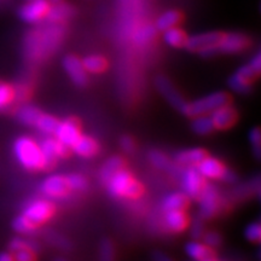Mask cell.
<instances>
[{"label": "cell", "mask_w": 261, "mask_h": 261, "mask_svg": "<svg viewBox=\"0 0 261 261\" xmlns=\"http://www.w3.org/2000/svg\"><path fill=\"white\" fill-rule=\"evenodd\" d=\"M109 194L116 198H137L142 195L143 188L126 169H120L107 182Z\"/></svg>", "instance_id": "1"}, {"label": "cell", "mask_w": 261, "mask_h": 261, "mask_svg": "<svg viewBox=\"0 0 261 261\" xmlns=\"http://www.w3.org/2000/svg\"><path fill=\"white\" fill-rule=\"evenodd\" d=\"M15 158L28 171L42 169V155L39 144L29 137H19L14 143Z\"/></svg>", "instance_id": "2"}, {"label": "cell", "mask_w": 261, "mask_h": 261, "mask_svg": "<svg viewBox=\"0 0 261 261\" xmlns=\"http://www.w3.org/2000/svg\"><path fill=\"white\" fill-rule=\"evenodd\" d=\"M230 103V96L225 92H214L208 96L202 97L200 99L194 100L191 103H185L180 112L187 116H198V115H210L218 108L227 106Z\"/></svg>", "instance_id": "3"}, {"label": "cell", "mask_w": 261, "mask_h": 261, "mask_svg": "<svg viewBox=\"0 0 261 261\" xmlns=\"http://www.w3.org/2000/svg\"><path fill=\"white\" fill-rule=\"evenodd\" d=\"M223 33L218 32L194 35V37L188 38L185 47H188L190 51L198 52L204 57H212L218 54V46L223 39Z\"/></svg>", "instance_id": "4"}, {"label": "cell", "mask_w": 261, "mask_h": 261, "mask_svg": "<svg viewBox=\"0 0 261 261\" xmlns=\"http://www.w3.org/2000/svg\"><path fill=\"white\" fill-rule=\"evenodd\" d=\"M42 155V169L50 171L55 167L58 159H64L69 155L70 148L62 144L57 139L45 138L39 143Z\"/></svg>", "instance_id": "5"}, {"label": "cell", "mask_w": 261, "mask_h": 261, "mask_svg": "<svg viewBox=\"0 0 261 261\" xmlns=\"http://www.w3.org/2000/svg\"><path fill=\"white\" fill-rule=\"evenodd\" d=\"M198 172L204 179H217L226 182H234L237 180V175L232 171L226 168L224 163L214 158H205L197 165Z\"/></svg>", "instance_id": "6"}, {"label": "cell", "mask_w": 261, "mask_h": 261, "mask_svg": "<svg viewBox=\"0 0 261 261\" xmlns=\"http://www.w3.org/2000/svg\"><path fill=\"white\" fill-rule=\"evenodd\" d=\"M197 200L200 202V215L202 219H211L219 211L220 195L213 184L205 182Z\"/></svg>", "instance_id": "7"}, {"label": "cell", "mask_w": 261, "mask_h": 261, "mask_svg": "<svg viewBox=\"0 0 261 261\" xmlns=\"http://www.w3.org/2000/svg\"><path fill=\"white\" fill-rule=\"evenodd\" d=\"M54 213V204L45 200H32L23 207V215L34 225H40L47 221Z\"/></svg>", "instance_id": "8"}, {"label": "cell", "mask_w": 261, "mask_h": 261, "mask_svg": "<svg viewBox=\"0 0 261 261\" xmlns=\"http://www.w3.org/2000/svg\"><path fill=\"white\" fill-rule=\"evenodd\" d=\"M180 181L184 194L189 198H196V200L198 198L205 185L204 178L198 172L197 167H188L184 169L180 174Z\"/></svg>", "instance_id": "9"}, {"label": "cell", "mask_w": 261, "mask_h": 261, "mask_svg": "<svg viewBox=\"0 0 261 261\" xmlns=\"http://www.w3.org/2000/svg\"><path fill=\"white\" fill-rule=\"evenodd\" d=\"M259 71H256L250 64H246L241 67L236 73L228 80V85L234 92L244 94L248 93L252 87L253 81L259 76Z\"/></svg>", "instance_id": "10"}, {"label": "cell", "mask_w": 261, "mask_h": 261, "mask_svg": "<svg viewBox=\"0 0 261 261\" xmlns=\"http://www.w3.org/2000/svg\"><path fill=\"white\" fill-rule=\"evenodd\" d=\"M56 139L62 144L71 148V145L76 142V139L81 136L79 122L75 119H67L64 121L58 122L57 128L54 133Z\"/></svg>", "instance_id": "11"}, {"label": "cell", "mask_w": 261, "mask_h": 261, "mask_svg": "<svg viewBox=\"0 0 261 261\" xmlns=\"http://www.w3.org/2000/svg\"><path fill=\"white\" fill-rule=\"evenodd\" d=\"M50 4L47 0H31L19 11V16L27 23H38L42 18L46 17Z\"/></svg>", "instance_id": "12"}, {"label": "cell", "mask_w": 261, "mask_h": 261, "mask_svg": "<svg viewBox=\"0 0 261 261\" xmlns=\"http://www.w3.org/2000/svg\"><path fill=\"white\" fill-rule=\"evenodd\" d=\"M249 38L241 33H230L224 34L219 46H218V54H237L249 46Z\"/></svg>", "instance_id": "13"}, {"label": "cell", "mask_w": 261, "mask_h": 261, "mask_svg": "<svg viewBox=\"0 0 261 261\" xmlns=\"http://www.w3.org/2000/svg\"><path fill=\"white\" fill-rule=\"evenodd\" d=\"M40 190L42 194L47 197L60 198L68 194L69 188H68L67 179L63 175H50L41 182Z\"/></svg>", "instance_id": "14"}, {"label": "cell", "mask_w": 261, "mask_h": 261, "mask_svg": "<svg viewBox=\"0 0 261 261\" xmlns=\"http://www.w3.org/2000/svg\"><path fill=\"white\" fill-rule=\"evenodd\" d=\"M63 68L69 75L70 80L76 86H85L87 84V74L85 70L83 62L76 56H67L63 61Z\"/></svg>", "instance_id": "15"}, {"label": "cell", "mask_w": 261, "mask_h": 261, "mask_svg": "<svg viewBox=\"0 0 261 261\" xmlns=\"http://www.w3.org/2000/svg\"><path fill=\"white\" fill-rule=\"evenodd\" d=\"M212 121H213L214 128L227 129L236 122L237 113L232 107L227 106L220 107L210 114Z\"/></svg>", "instance_id": "16"}, {"label": "cell", "mask_w": 261, "mask_h": 261, "mask_svg": "<svg viewBox=\"0 0 261 261\" xmlns=\"http://www.w3.org/2000/svg\"><path fill=\"white\" fill-rule=\"evenodd\" d=\"M156 87H158V90L161 92L162 96L165 97L173 107L177 108L179 110L181 109L182 106L185 104L184 99H182L180 93L175 90V87L173 86L171 81H169L167 77L159 76L158 79H156Z\"/></svg>", "instance_id": "17"}, {"label": "cell", "mask_w": 261, "mask_h": 261, "mask_svg": "<svg viewBox=\"0 0 261 261\" xmlns=\"http://www.w3.org/2000/svg\"><path fill=\"white\" fill-rule=\"evenodd\" d=\"M165 221L166 227L172 232H181L189 225V218L184 213V211H167L165 212Z\"/></svg>", "instance_id": "18"}, {"label": "cell", "mask_w": 261, "mask_h": 261, "mask_svg": "<svg viewBox=\"0 0 261 261\" xmlns=\"http://www.w3.org/2000/svg\"><path fill=\"white\" fill-rule=\"evenodd\" d=\"M71 150L75 154L83 156V158H92L99 151V145L93 138L89 136H80L76 142L71 145Z\"/></svg>", "instance_id": "19"}, {"label": "cell", "mask_w": 261, "mask_h": 261, "mask_svg": "<svg viewBox=\"0 0 261 261\" xmlns=\"http://www.w3.org/2000/svg\"><path fill=\"white\" fill-rule=\"evenodd\" d=\"M207 156V152L204 150L195 148V149H188L182 150V151L178 152L175 155V160L179 165L185 166V167H197L200 163Z\"/></svg>", "instance_id": "20"}, {"label": "cell", "mask_w": 261, "mask_h": 261, "mask_svg": "<svg viewBox=\"0 0 261 261\" xmlns=\"http://www.w3.org/2000/svg\"><path fill=\"white\" fill-rule=\"evenodd\" d=\"M185 252H187L189 257H191V259L195 261H203L205 259H210V257L214 256V252L212 248L205 246L204 243L196 242V241L189 242L187 246H185Z\"/></svg>", "instance_id": "21"}, {"label": "cell", "mask_w": 261, "mask_h": 261, "mask_svg": "<svg viewBox=\"0 0 261 261\" xmlns=\"http://www.w3.org/2000/svg\"><path fill=\"white\" fill-rule=\"evenodd\" d=\"M189 205V197L184 192H173L163 198L162 208L167 211H184Z\"/></svg>", "instance_id": "22"}, {"label": "cell", "mask_w": 261, "mask_h": 261, "mask_svg": "<svg viewBox=\"0 0 261 261\" xmlns=\"http://www.w3.org/2000/svg\"><path fill=\"white\" fill-rule=\"evenodd\" d=\"M181 21V14L175 11V10H169V11L163 12L156 21V29L159 31H167L169 28L177 27Z\"/></svg>", "instance_id": "23"}, {"label": "cell", "mask_w": 261, "mask_h": 261, "mask_svg": "<svg viewBox=\"0 0 261 261\" xmlns=\"http://www.w3.org/2000/svg\"><path fill=\"white\" fill-rule=\"evenodd\" d=\"M163 40L168 46L172 47H182L187 45L188 35L181 31L180 28L173 27L165 31L163 34Z\"/></svg>", "instance_id": "24"}, {"label": "cell", "mask_w": 261, "mask_h": 261, "mask_svg": "<svg viewBox=\"0 0 261 261\" xmlns=\"http://www.w3.org/2000/svg\"><path fill=\"white\" fill-rule=\"evenodd\" d=\"M123 165H125V162L119 156H113V158L108 159L103 165L102 169H100V179H102V181L107 182L112 175L123 168Z\"/></svg>", "instance_id": "25"}, {"label": "cell", "mask_w": 261, "mask_h": 261, "mask_svg": "<svg viewBox=\"0 0 261 261\" xmlns=\"http://www.w3.org/2000/svg\"><path fill=\"white\" fill-rule=\"evenodd\" d=\"M41 116V112L33 106H23L17 110V119L22 123L27 126L37 125L39 117Z\"/></svg>", "instance_id": "26"}, {"label": "cell", "mask_w": 261, "mask_h": 261, "mask_svg": "<svg viewBox=\"0 0 261 261\" xmlns=\"http://www.w3.org/2000/svg\"><path fill=\"white\" fill-rule=\"evenodd\" d=\"M81 62H83L85 70L89 73L98 74L107 69V60L100 55H90Z\"/></svg>", "instance_id": "27"}, {"label": "cell", "mask_w": 261, "mask_h": 261, "mask_svg": "<svg viewBox=\"0 0 261 261\" xmlns=\"http://www.w3.org/2000/svg\"><path fill=\"white\" fill-rule=\"evenodd\" d=\"M192 130L200 136H207L213 132L214 125L210 115H198L195 116L191 123Z\"/></svg>", "instance_id": "28"}, {"label": "cell", "mask_w": 261, "mask_h": 261, "mask_svg": "<svg viewBox=\"0 0 261 261\" xmlns=\"http://www.w3.org/2000/svg\"><path fill=\"white\" fill-rule=\"evenodd\" d=\"M149 160H150V162L155 166V167L162 169V171H168V172L177 171L174 166H173V163L169 161V160L166 158L162 152L156 151V150L155 151H150Z\"/></svg>", "instance_id": "29"}, {"label": "cell", "mask_w": 261, "mask_h": 261, "mask_svg": "<svg viewBox=\"0 0 261 261\" xmlns=\"http://www.w3.org/2000/svg\"><path fill=\"white\" fill-rule=\"evenodd\" d=\"M156 37V27L154 25H144V27L139 28L135 34V42L139 46L149 44L150 41H152V39Z\"/></svg>", "instance_id": "30"}, {"label": "cell", "mask_w": 261, "mask_h": 261, "mask_svg": "<svg viewBox=\"0 0 261 261\" xmlns=\"http://www.w3.org/2000/svg\"><path fill=\"white\" fill-rule=\"evenodd\" d=\"M58 122L60 121H58L56 117L41 114V116L39 117L35 127H38L39 130H41V132L45 133V135H54L55 130L57 128Z\"/></svg>", "instance_id": "31"}, {"label": "cell", "mask_w": 261, "mask_h": 261, "mask_svg": "<svg viewBox=\"0 0 261 261\" xmlns=\"http://www.w3.org/2000/svg\"><path fill=\"white\" fill-rule=\"evenodd\" d=\"M12 227H14V230L16 231V232L28 234V233L34 232L35 228H37V225L31 223V221H29L27 218L22 214V215H19V217L16 218L14 221H12Z\"/></svg>", "instance_id": "32"}, {"label": "cell", "mask_w": 261, "mask_h": 261, "mask_svg": "<svg viewBox=\"0 0 261 261\" xmlns=\"http://www.w3.org/2000/svg\"><path fill=\"white\" fill-rule=\"evenodd\" d=\"M14 89L8 84L0 83V112L5 110L10 104L14 102Z\"/></svg>", "instance_id": "33"}, {"label": "cell", "mask_w": 261, "mask_h": 261, "mask_svg": "<svg viewBox=\"0 0 261 261\" xmlns=\"http://www.w3.org/2000/svg\"><path fill=\"white\" fill-rule=\"evenodd\" d=\"M71 9L68 8L67 5H57L55 6L54 9H50L47 12V17L50 21L56 22V21H62V19L69 17L71 15Z\"/></svg>", "instance_id": "34"}, {"label": "cell", "mask_w": 261, "mask_h": 261, "mask_svg": "<svg viewBox=\"0 0 261 261\" xmlns=\"http://www.w3.org/2000/svg\"><path fill=\"white\" fill-rule=\"evenodd\" d=\"M18 249H31L33 252H38L39 244L34 242V241L23 240V238H14L12 242L10 243V250L14 253Z\"/></svg>", "instance_id": "35"}, {"label": "cell", "mask_w": 261, "mask_h": 261, "mask_svg": "<svg viewBox=\"0 0 261 261\" xmlns=\"http://www.w3.org/2000/svg\"><path fill=\"white\" fill-rule=\"evenodd\" d=\"M65 179H67V184L69 190L83 191L87 188V180L81 174L73 173V174H69L68 177H65Z\"/></svg>", "instance_id": "36"}, {"label": "cell", "mask_w": 261, "mask_h": 261, "mask_svg": "<svg viewBox=\"0 0 261 261\" xmlns=\"http://www.w3.org/2000/svg\"><path fill=\"white\" fill-rule=\"evenodd\" d=\"M115 260V252L110 241L104 240L99 246V261H114Z\"/></svg>", "instance_id": "37"}, {"label": "cell", "mask_w": 261, "mask_h": 261, "mask_svg": "<svg viewBox=\"0 0 261 261\" xmlns=\"http://www.w3.org/2000/svg\"><path fill=\"white\" fill-rule=\"evenodd\" d=\"M246 238L250 242H259L261 237V226L259 223H252L249 224L244 231Z\"/></svg>", "instance_id": "38"}, {"label": "cell", "mask_w": 261, "mask_h": 261, "mask_svg": "<svg viewBox=\"0 0 261 261\" xmlns=\"http://www.w3.org/2000/svg\"><path fill=\"white\" fill-rule=\"evenodd\" d=\"M249 142L252 144V150L256 159L260 158V130L259 128H253L249 133Z\"/></svg>", "instance_id": "39"}, {"label": "cell", "mask_w": 261, "mask_h": 261, "mask_svg": "<svg viewBox=\"0 0 261 261\" xmlns=\"http://www.w3.org/2000/svg\"><path fill=\"white\" fill-rule=\"evenodd\" d=\"M203 243L205 246H208L210 248H217L220 246L221 243V237L220 234L218 232H215V231H210V232L207 233H203Z\"/></svg>", "instance_id": "40"}, {"label": "cell", "mask_w": 261, "mask_h": 261, "mask_svg": "<svg viewBox=\"0 0 261 261\" xmlns=\"http://www.w3.org/2000/svg\"><path fill=\"white\" fill-rule=\"evenodd\" d=\"M15 261H35L37 256H35V252L31 249H18L12 253Z\"/></svg>", "instance_id": "41"}, {"label": "cell", "mask_w": 261, "mask_h": 261, "mask_svg": "<svg viewBox=\"0 0 261 261\" xmlns=\"http://www.w3.org/2000/svg\"><path fill=\"white\" fill-rule=\"evenodd\" d=\"M190 233L195 240H200L204 233V227L203 223H202V218H196V219L191 223L190 227Z\"/></svg>", "instance_id": "42"}, {"label": "cell", "mask_w": 261, "mask_h": 261, "mask_svg": "<svg viewBox=\"0 0 261 261\" xmlns=\"http://www.w3.org/2000/svg\"><path fill=\"white\" fill-rule=\"evenodd\" d=\"M120 145H121V149L123 151L128 152V154L135 150V142H133V139L130 137H122L121 140H120Z\"/></svg>", "instance_id": "43"}, {"label": "cell", "mask_w": 261, "mask_h": 261, "mask_svg": "<svg viewBox=\"0 0 261 261\" xmlns=\"http://www.w3.org/2000/svg\"><path fill=\"white\" fill-rule=\"evenodd\" d=\"M248 64H250L252 67L255 69L256 71H259L260 73V69H261V55L257 52V54H255V56H254L252 60H250V62Z\"/></svg>", "instance_id": "44"}, {"label": "cell", "mask_w": 261, "mask_h": 261, "mask_svg": "<svg viewBox=\"0 0 261 261\" xmlns=\"http://www.w3.org/2000/svg\"><path fill=\"white\" fill-rule=\"evenodd\" d=\"M152 259H154V261H172L171 257H168L166 254L161 252H155L154 255H152Z\"/></svg>", "instance_id": "45"}, {"label": "cell", "mask_w": 261, "mask_h": 261, "mask_svg": "<svg viewBox=\"0 0 261 261\" xmlns=\"http://www.w3.org/2000/svg\"><path fill=\"white\" fill-rule=\"evenodd\" d=\"M0 261H15L14 260V256H12V254L10 253H0Z\"/></svg>", "instance_id": "46"}, {"label": "cell", "mask_w": 261, "mask_h": 261, "mask_svg": "<svg viewBox=\"0 0 261 261\" xmlns=\"http://www.w3.org/2000/svg\"><path fill=\"white\" fill-rule=\"evenodd\" d=\"M203 261H220V260L215 259L214 256H212V257H210V259H205V260H203Z\"/></svg>", "instance_id": "47"}, {"label": "cell", "mask_w": 261, "mask_h": 261, "mask_svg": "<svg viewBox=\"0 0 261 261\" xmlns=\"http://www.w3.org/2000/svg\"><path fill=\"white\" fill-rule=\"evenodd\" d=\"M52 2H54V3H58V2H60V0H52Z\"/></svg>", "instance_id": "48"}, {"label": "cell", "mask_w": 261, "mask_h": 261, "mask_svg": "<svg viewBox=\"0 0 261 261\" xmlns=\"http://www.w3.org/2000/svg\"><path fill=\"white\" fill-rule=\"evenodd\" d=\"M56 261H64V260H63V259H57Z\"/></svg>", "instance_id": "49"}, {"label": "cell", "mask_w": 261, "mask_h": 261, "mask_svg": "<svg viewBox=\"0 0 261 261\" xmlns=\"http://www.w3.org/2000/svg\"><path fill=\"white\" fill-rule=\"evenodd\" d=\"M28 2H31V0H28Z\"/></svg>", "instance_id": "50"}]
</instances>
